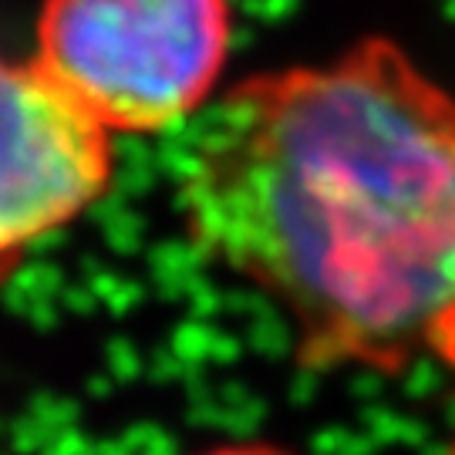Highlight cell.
Returning a JSON list of instances; mask_svg holds the SVG:
<instances>
[{
  "instance_id": "obj_1",
  "label": "cell",
  "mask_w": 455,
  "mask_h": 455,
  "mask_svg": "<svg viewBox=\"0 0 455 455\" xmlns=\"http://www.w3.org/2000/svg\"><path fill=\"white\" fill-rule=\"evenodd\" d=\"M176 206L199 257L291 321L310 371L455 361V95L391 37L223 92Z\"/></svg>"
},
{
  "instance_id": "obj_2",
  "label": "cell",
  "mask_w": 455,
  "mask_h": 455,
  "mask_svg": "<svg viewBox=\"0 0 455 455\" xmlns=\"http://www.w3.org/2000/svg\"><path fill=\"white\" fill-rule=\"evenodd\" d=\"M34 61L112 135L206 112L233 51L229 0H44Z\"/></svg>"
},
{
  "instance_id": "obj_3",
  "label": "cell",
  "mask_w": 455,
  "mask_h": 455,
  "mask_svg": "<svg viewBox=\"0 0 455 455\" xmlns=\"http://www.w3.org/2000/svg\"><path fill=\"white\" fill-rule=\"evenodd\" d=\"M112 139L34 58L0 54V274L108 196Z\"/></svg>"
},
{
  "instance_id": "obj_4",
  "label": "cell",
  "mask_w": 455,
  "mask_h": 455,
  "mask_svg": "<svg viewBox=\"0 0 455 455\" xmlns=\"http://www.w3.org/2000/svg\"><path fill=\"white\" fill-rule=\"evenodd\" d=\"M196 455H297L283 445L274 442H223V445H210V449H199Z\"/></svg>"
}]
</instances>
